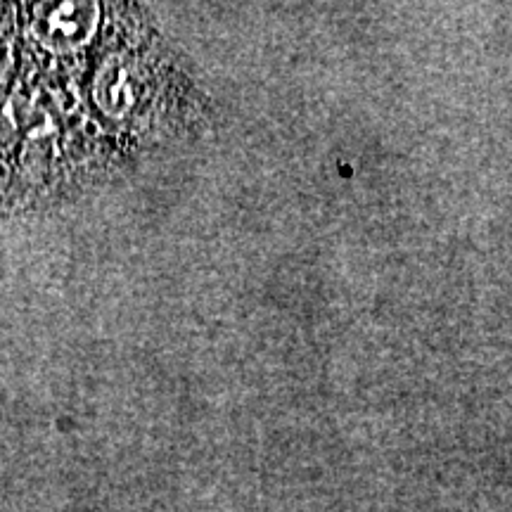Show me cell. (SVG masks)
<instances>
[{
    "instance_id": "obj_1",
    "label": "cell",
    "mask_w": 512,
    "mask_h": 512,
    "mask_svg": "<svg viewBox=\"0 0 512 512\" xmlns=\"http://www.w3.org/2000/svg\"><path fill=\"white\" fill-rule=\"evenodd\" d=\"M95 5L83 3H60V5H38L34 12V31L43 43L57 50L79 48L93 34Z\"/></svg>"
}]
</instances>
